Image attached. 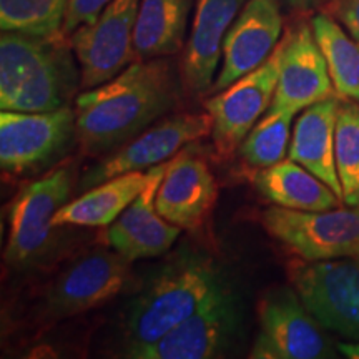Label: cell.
<instances>
[{
	"label": "cell",
	"instance_id": "5b68a950",
	"mask_svg": "<svg viewBox=\"0 0 359 359\" xmlns=\"http://www.w3.org/2000/svg\"><path fill=\"white\" fill-rule=\"evenodd\" d=\"M290 283L309 313L326 331L359 341V259H291Z\"/></svg>",
	"mask_w": 359,
	"mask_h": 359
},
{
	"label": "cell",
	"instance_id": "603a6c76",
	"mask_svg": "<svg viewBox=\"0 0 359 359\" xmlns=\"http://www.w3.org/2000/svg\"><path fill=\"white\" fill-rule=\"evenodd\" d=\"M309 22L326 58L336 93L341 98L359 102V40L326 11L314 13Z\"/></svg>",
	"mask_w": 359,
	"mask_h": 359
},
{
	"label": "cell",
	"instance_id": "1f68e13d",
	"mask_svg": "<svg viewBox=\"0 0 359 359\" xmlns=\"http://www.w3.org/2000/svg\"><path fill=\"white\" fill-rule=\"evenodd\" d=\"M358 259H359V258H358Z\"/></svg>",
	"mask_w": 359,
	"mask_h": 359
},
{
	"label": "cell",
	"instance_id": "e0dca14e",
	"mask_svg": "<svg viewBox=\"0 0 359 359\" xmlns=\"http://www.w3.org/2000/svg\"><path fill=\"white\" fill-rule=\"evenodd\" d=\"M248 0H196L193 24L183 52L180 74L190 95H206L213 87L222 45Z\"/></svg>",
	"mask_w": 359,
	"mask_h": 359
},
{
	"label": "cell",
	"instance_id": "ba28073f",
	"mask_svg": "<svg viewBox=\"0 0 359 359\" xmlns=\"http://www.w3.org/2000/svg\"><path fill=\"white\" fill-rule=\"evenodd\" d=\"M285 45L286 39L283 35L266 62L205 102V110L213 118L212 140L218 158H230L250 130L271 107L280 80Z\"/></svg>",
	"mask_w": 359,
	"mask_h": 359
},
{
	"label": "cell",
	"instance_id": "4dcf8cb0",
	"mask_svg": "<svg viewBox=\"0 0 359 359\" xmlns=\"http://www.w3.org/2000/svg\"><path fill=\"white\" fill-rule=\"evenodd\" d=\"M349 257H354V258H359V246H356V248H354L353 251H351V255H349Z\"/></svg>",
	"mask_w": 359,
	"mask_h": 359
},
{
	"label": "cell",
	"instance_id": "2e32d148",
	"mask_svg": "<svg viewBox=\"0 0 359 359\" xmlns=\"http://www.w3.org/2000/svg\"><path fill=\"white\" fill-rule=\"evenodd\" d=\"M218 198L217 178L208 163L191 151L167 161L155 196L156 212L182 230H198Z\"/></svg>",
	"mask_w": 359,
	"mask_h": 359
},
{
	"label": "cell",
	"instance_id": "f1b7e54d",
	"mask_svg": "<svg viewBox=\"0 0 359 359\" xmlns=\"http://www.w3.org/2000/svg\"><path fill=\"white\" fill-rule=\"evenodd\" d=\"M327 2L330 0H281V6L286 11L304 15V13H311L321 11V8H326Z\"/></svg>",
	"mask_w": 359,
	"mask_h": 359
},
{
	"label": "cell",
	"instance_id": "44dd1931",
	"mask_svg": "<svg viewBox=\"0 0 359 359\" xmlns=\"http://www.w3.org/2000/svg\"><path fill=\"white\" fill-rule=\"evenodd\" d=\"M253 183L264 200L283 208L325 212L343 205V200L323 180L290 156L258 170Z\"/></svg>",
	"mask_w": 359,
	"mask_h": 359
},
{
	"label": "cell",
	"instance_id": "6da1fadb",
	"mask_svg": "<svg viewBox=\"0 0 359 359\" xmlns=\"http://www.w3.org/2000/svg\"><path fill=\"white\" fill-rule=\"evenodd\" d=\"M182 74L170 57L135 60L109 82L75 100L77 142L85 155L109 154L172 111L182 97Z\"/></svg>",
	"mask_w": 359,
	"mask_h": 359
},
{
	"label": "cell",
	"instance_id": "d4e9b609",
	"mask_svg": "<svg viewBox=\"0 0 359 359\" xmlns=\"http://www.w3.org/2000/svg\"><path fill=\"white\" fill-rule=\"evenodd\" d=\"M336 170L343 203L359 206V102L341 98L334 133Z\"/></svg>",
	"mask_w": 359,
	"mask_h": 359
},
{
	"label": "cell",
	"instance_id": "277c9868",
	"mask_svg": "<svg viewBox=\"0 0 359 359\" xmlns=\"http://www.w3.org/2000/svg\"><path fill=\"white\" fill-rule=\"evenodd\" d=\"M245 303L224 281L191 316L155 343L125 348L132 359H212L230 351L241 333Z\"/></svg>",
	"mask_w": 359,
	"mask_h": 359
},
{
	"label": "cell",
	"instance_id": "83f0119b",
	"mask_svg": "<svg viewBox=\"0 0 359 359\" xmlns=\"http://www.w3.org/2000/svg\"><path fill=\"white\" fill-rule=\"evenodd\" d=\"M339 20V24L359 40V0H330L325 8Z\"/></svg>",
	"mask_w": 359,
	"mask_h": 359
},
{
	"label": "cell",
	"instance_id": "f546056e",
	"mask_svg": "<svg viewBox=\"0 0 359 359\" xmlns=\"http://www.w3.org/2000/svg\"><path fill=\"white\" fill-rule=\"evenodd\" d=\"M338 351L349 359H359V341H343L338 344Z\"/></svg>",
	"mask_w": 359,
	"mask_h": 359
},
{
	"label": "cell",
	"instance_id": "4fadbf2b",
	"mask_svg": "<svg viewBox=\"0 0 359 359\" xmlns=\"http://www.w3.org/2000/svg\"><path fill=\"white\" fill-rule=\"evenodd\" d=\"M128 259L116 251L95 250L75 259L53 281L47 293V311L53 318H70L102 306L127 285Z\"/></svg>",
	"mask_w": 359,
	"mask_h": 359
},
{
	"label": "cell",
	"instance_id": "ac0fdd59",
	"mask_svg": "<svg viewBox=\"0 0 359 359\" xmlns=\"http://www.w3.org/2000/svg\"><path fill=\"white\" fill-rule=\"evenodd\" d=\"M165 170L167 163L151 168L154 175L145 190L105 231V241L110 248L130 263L161 257L172 248L182 233V228L168 223L156 212L155 196Z\"/></svg>",
	"mask_w": 359,
	"mask_h": 359
},
{
	"label": "cell",
	"instance_id": "4316f807",
	"mask_svg": "<svg viewBox=\"0 0 359 359\" xmlns=\"http://www.w3.org/2000/svg\"><path fill=\"white\" fill-rule=\"evenodd\" d=\"M111 0H70L67 8L62 34L70 37L80 25L92 24Z\"/></svg>",
	"mask_w": 359,
	"mask_h": 359
},
{
	"label": "cell",
	"instance_id": "3957f363",
	"mask_svg": "<svg viewBox=\"0 0 359 359\" xmlns=\"http://www.w3.org/2000/svg\"><path fill=\"white\" fill-rule=\"evenodd\" d=\"M226 276L203 250L183 248L156 268L130 302L127 348L155 343L203 304Z\"/></svg>",
	"mask_w": 359,
	"mask_h": 359
},
{
	"label": "cell",
	"instance_id": "8992f818",
	"mask_svg": "<svg viewBox=\"0 0 359 359\" xmlns=\"http://www.w3.org/2000/svg\"><path fill=\"white\" fill-rule=\"evenodd\" d=\"M259 333L251 359L336 358L333 341L308 311L293 286L269 290L258 303Z\"/></svg>",
	"mask_w": 359,
	"mask_h": 359
},
{
	"label": "cell",
	"instance_id": "52a82bcc",
	"mask_svg": "<svg viewBox=\"0 0 359 359\" xmlns=\"http://www.w3.org/2000/svg\"><path fill=\"white\" fill-rule=\"evenodd\" d=\"M262 224L294 258L304 262L349 257L359 246V206L304 212L269 206Z\"/></svg>",
	"mask_w": 359,
	"mask_h": 359
},
{
	"label": "cell",
	"instance_id": "7a4b0ae2",
	"mask_svg": "<svg viewBox=\"0 0 359 359\" xmlns=\"http://www.w3.org/2000/svg\"><path fill=\"white\" fill-rule=\"evenodd\" d=\"M64 34L39 37L2 32L0 37V109L53 111L69 105L82 83L77 57Z\"/></svg>",
	"mask_w": 359,
	"mask_h": 359
},
{
	"label": "cell",
	"instance_id": "9c48e42d",
	"mask_svg": "<svg viewBox=\"0 0 359 359\" xmlns=\"http://www.w3.org/2000/svg\"><path fill=\"white\" fill-rule=\"evenodd\" d=\"M77 140V114L70 105L53 111L0 114V165L7 175H25L52 163Z\"/></svg>",
	"mask_w": 359,
	"mask_h": 359
},
{
	"label": "cell",
	"instance_id": "d6986e66",
	"mask_svg": "<svg viewBox=\"0 0 359 359\" xmlns=\"http://www.w3.org/2000/svg\"><path fill=\"white\" fill-rule=\"evenodd\" d=\"M341 97H331L308 107L296 120L288 156L323 180L343 200V188L336 170L334 133Z\"/></svg>",
	"mask_w": 359,
	"mask_h": 359
},
{
	"label": "cell",
	"instance_id": "cb8c5ba5",
	"mask_svg": "<svg viewBox=\"0 0 359 359\" xmlns=\"http://www.w3.org/2000/svg\"><path fill=\"white\" fill-rule=\"evenodd\" d=\"M294 111L269 109L238 147V154L251 168H266L285 160L291 142Z\"/></svg>",
	"mask_w": 359,
	"mask_h": 359
},
{
	"label": "cell",
	"instance_id": "5bb4252c",
	"mask_svg": "<svg viewBox=\"0 0 359 359\" xmlns=\"http://www.w3.org/2000/svg\"><path fill=\"white\" fill-rule=\"evenodd\" d=\"M283 34L281 0H248L222 45V67L208 93H217L258 69L275 52Z\"/></svg>",
	"mask_w": 359,
	"mask_h": 359
},
{
	"label": "cell",
	"instance_id": "7c38bea8",
	"mask_svg": "<svg viewBox=\"0 0 359 359\" xmlns=\"http://www.w3.org/2000/svg\"><path fill=\"white\" fill-rule=\"evenodd\" d=\"M74 185L75 168L64 165L17 195L8 212V238L4 253L11 266H25L42 253L50 240L53 218L69 201Z\"/></svg>",
	"mask_w": 359,
	"mask_h": 359
},
{
	"label": "cell",
	"instance_id": "8fae6325",
	"mask_svg": "<svg viewBox=\"0 0 359 359\" xmlns=\"http://www.w3.org/2000/svg\"><path fill=\"white\" fill-rule=\"evenodd\" d=\"M213 118L208 111L203 114H175L165 116L154 127L118 147L114 154L90 168L80 180V191L98 185L118 175L145 172L167 163L190 143L212 135Z\"/></svg>",
	"mask_w": 359,
	"mask_h": 359
},
{
	"label": "cell",
	"instance_id": "30bf717a",
	"mask_svg": "<svg viewBox=\"0 0 359 359\" xmlns=\"http://www.w3.org/2000/svg\"><path fill=\"white\" fill-rule=\"evenodd\" d=\"M140 0H111L92 24L80 25L70 35L82 83L90 90L109 82L133 64V35Z\"/></svg>",
	"mask_w": 359,
	"mask_h": 359
},
{
	"label": "cell",
	"instance_id": "ffe728a7",
	"mask_svg": "<svg viewBox=\"0 0 359 359\" xmlns=\"http://www.w3.org/2000/svg\"><path fill=\"white\" fill-rule=\"evenodd\" d=\"M154 172L118 175L82 191V195L58 210L52 226H109L145 190Z\"/></svg>",
	"mask_w": 359,
	"mask_h": 359
},
{
	"label": "cell",
	"instance_id": "7402d4cb",
	"mask_svg": "<svg viewBox=\"0 0 359 359\" xmlns=\"http://www.w3.org/2000/svg\"><path fill=\"white\" fill-rule=\"evenodd\" d=\"M195 6L196 0H140L133 35L135 58L150 60L182 52Z\"/></svg>",
	"mask_w": 359,
	"mask_h": 359
},
{
	"label": "cell",
	"instance_id": "9a60e30c",
	"mask_svg": "<svg viewBox=\"0 0 359 359\" xmlns=\"http://www.w3.org/2000/svg\"><path fill=\"white\" fill-rule=\"evenodd\" d=\"M280 80L269 109L298 114L314 103L336 97L326 58L314 37L311 22L299 20L285 34Z\"/></svg>",
	"mask_w": 359,
	"mask_h": 359
},
{
	"label": "cell",
	"instance_id": "484cf974",
	"mask_svg": "<svg viewBox=\"0 0 359 359\" xmlns=\"http://www.w3.org/2000/svg\"><path fill=\"white\" fill-rule=\"evenodd\" d=\"M70 0H0L2 32H20L39 37L62 34Z\"/></svg>",
	"mask_w": 359,
	"mask_h": 359
}]
</instances>
